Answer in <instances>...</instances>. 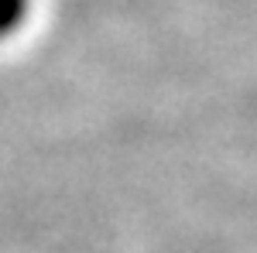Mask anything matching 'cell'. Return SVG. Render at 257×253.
I'll return each mask as SVG.
<instances>
[{"instance_id": "6da1fadb", "label": "cell", "mask_w": 257, "mask_h": 253, "mask_svg": "<svg viewBox=\"0 0 257 253\" xmlns=\"http://www.w3.org/2000/svg\"><path fill=\"white\" fill-rule=\"evenodd\" d=\"M18 11H21V0H0V35H4L7 28H14Z\"/></svg>"}]
</instances>
